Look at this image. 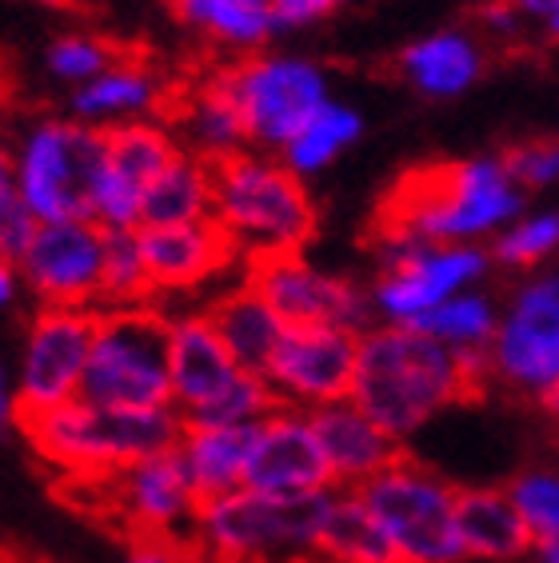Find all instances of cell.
<instances>
[{"label": "cell", "instance_id": "cell-1", "mask_svg": "<svg viewBox=\"0 0 559 563\" xmlns=\"http://www.w3.org/2000/svg\"><path fill=\"white\" fill-rule=\"evenodd\" d=\"M492 384L487 360L460 356L419 328L372 324L360 336L352 400L399 444Z\"/></svg>", "mask_w": 559, "mask_h": 563}, {"label": "cell", "instance_id": "cell-2", "mask_svg": "<svg viewBox=\"0 0 559 563\" xmlns=\"http://www.w3.org/2000/svg\"><path fill=\"white\" fill-rule=\"evenodd\" d=\"M527 212V192L512 180L504 156L412 168L376 212V240L424 244H492Z\"/></svg>", "mask_w": 559, "mask_h": 563}, {"label": "cell", "instance_id": "cell-3", "mask_svg": "<svg viewBox=\"0 0 559 563\" xmlns=\"http://www.w3.org/2000/svg\"><path fill=\"white\" fill-rule=\"evenodd\" d=\"M212 220L248 268L268 256L304 252L316 232V200L308 180L292 173L276 152L244 148L216 164Z\"/></svg>", "mask_w": 559, "mask_h": 563}, {"label": "cell", "instance_id": "cell-4", "mask_svg": "<svg viewBox=\"0 0 559 563\" xmlns=\"http://www.w3.org/2000/svg\"><path fill=\"white\" fill-rule=\"evenodd\" d=\"M21 435L44 464L73 479H105L144 455L180 444L184 420L176 408L117 412L88 400H68L21 420Z\"/></svg>", "mask_w": 559, "mask_h": 563}, {"label": "cell", "instance_id": "cell-5", "mask_svg": "<svg viewBox=\"0 0 559 563\" xmlns=\"http://www.w3.org/2000/svg\"><path fill=\"white\" fill-rule=\"evenodd\" d=\"M328 492L292 499L237 488L208 496L196 508L188 548L208 563H313Z\"/></svg>", "mask_w": 559, "mask_h": 563}, {"label": "cell", "instance_id": "cell-6", "mask_svg": "<svg viewBox=\"0 0 559 563\" xmlns=\"http://www.w3.org/2000/svg\"><path fill=\"white\" fill-rule=\"evenodd\" d=\"M80 400L117 412H156L173 408L168 379V308H100L97 340L88 352Z\"/></svg>", "mask_w": 559, "mask_h": 563}, {"label": "cell", "instance_id": "cell-7", "mask_svg": "<svg viewBox=\"0 0 559 563\" xmlns=\"http://www.w3.org/2000/svg\"><path fill=\"white\" fill-rule=\"evenodd\" d=\"M17 188L36 224L92 220V185L105 164V132L76 117H33L12 132Z\"/></svg>", "mask_w": 559, "mask_h": 563}, {"label": "cell", "instance_id": "cell-8", "mask_svg": "<svg viewBox=\"0 0 559 563\" xmlns=\"http://www.w3.org/2000/svg\"><path fill=\"white\" fill-rule=\"evenodd\" d=\"M399 563H468L460 540V488L408 452L360 488Z\"/></svg>", "mask_w": 559, "mask_h": 563}, {"label": "cell", "instance_id": "cell-9", "mask_svg": "<svg viewBox=\"0 0 559 563\" xmlns=\"http://www.w3.org/2000/svg\"><path fill=\"white\" fill-rule=\"evenodd\" d=\"M248 144L256 152H284V144L332 100V85L316 60L296 53H256L240 56L224 68Z\"/></svg>", "mask_w": 559, "mask_h": 563}, {"label": "cell", "instance_id": "cell-10", "mask_svg": "<svg viewBox=\"0 0 559 563\" xmlns=\"http://www.w3.org/2000/svg\"><path fill=\"white\" fill-rule=\"evenodd\" d=\"M492 268L495 261L484 244H424V240L380 244V272L368 288L376 324L412 328L448 296L480 288Z\"/></svg>", "mask_w": 559, "mask_h": 563}, {"label": "cell", "instance_id": "cell-11", "mask_svg": "<svg viewBox=\"0 0 559 563\" xmlns=\"http://www.w3.org/2000/svg\"><path fill=\"white\" fill-rule=\"evenodd\" d=\"M487 376L531 404L559 388V272H531L507 292Z\"/></svg>", "mask_w": 559, "mask_h": 563}, {"label": "cell", "instance_id": "cell-12", "mask_svg": "<svg viewBox=\"0 0 559 563\" xmlns=\"http://www.w3.org/2000/svg\"><path fill=\"white\" fill-rule=\"evenodd\" d=\"M97 316L100 308L36 303V312L29 316V328H24L17 364H12L24 416L80 400L88 352H92V340H97Z\"/></svg>", "mask_w": 559, "mask_h": 563}, {"label": "cell", "instance_id": "cell-13", "mask_svg": "<svg viewBox=\"0 0 559 563\" xmlns=\"http://www.w3.org/2000/svg\"><path fill=\"white\" fill-rule=\"evenodd\" d=\"M244 276L288 328H348L364 336L376 324L372 296L355 280L313 264L304 252H284L248 264Z\"/></svg>", "mask_w": 559, "mask_h": 563}, {"label": "cell", "instance_id": "cell-14", "mask_svg": "<svg viewBox=\"0 0 559 563\" xmlns=\"http://www.w3.org/2000/svg\"><path fill=\"white\" fill-rule=\"evenodd\" d=\"M360 332L348 328H288L268 368L260 372L276 408L320 412L352 396Z\"/></svg>", "mask_w": 559, "mask_h": 563}, {"label": "cell", "instance_id": "cell-15", "mask_svg": "<svg viewBox=\"0 0 559 563\" xmlns=\"http://www.w3.org/2000/svg\"><path fill=\"white\" fill-rule=\"evenodd\" d=\"M180 141L168 129V120H136L105 132V164L92 185V208L88 217L97 220L105 232H124L140 228V208L144 192L156 176L176 161Z\"/></svg>", "mask_w": 559, "mask_h": 563}, {"label": "cell", "instance_id": "cell-16", "mask_svg": "<svg viewBox=\"0 0 559 563\" xmlns=\"http://www.w3.org/2000/svg\"><path fill=\"white\" fill-rule=\"evenodd\" d=\"M108 232L97 220H48L36 224L21 252L24 288L36 303L100 308Z\"/></svg>", "mask_w": 559, "mask_h": 563}, {"label": "cell", "instance_id": "cell-17", "mask_svg": "<svg viewBox=\"0 0 559 563\" xmlns=\"http://www.w3.org/2000/svg\"><path fill=\"white\" fill-rule=\"evenodd\" d=\"M97 484L105 488L108 508H117V516L136 536L188 540L196 508H200V492H196L193 476L184 472L176 448L144 455V460L120 467Z\"/></svg>", "mask_w": 559, "mask_h": 563}, {"label": "cell", "instance_id": "cell-18", "mask_svg": "<svg viewBox=\"0 0 559 563\" xmlns=\"http://www.w3.org/2000/svg\"><path fill=\"white\" fill-rule=\"evenodd\" d=\"M144 261H149L156 303L173 308V300L193 296L200 288L228 280L232 272H244L232 240L220 232L216 220L200 224H168V228H140Z\"/></svg>", "mask_w": 559, "mask_h": 563}, {"label": "cell", "instance_id": "cell-19", "mask_svg": "<svg viewBox=\"0 0 559 563\" xmlns=\"http://www.w3.org/2000/svg\"><path fill=\"white\" fill-rule=\"evenodd\" d=\"M244 488L264 492V496H292V499L320 496V492L332 488L313 412L272 408L256 423V448H252Z\"/></svg>", "mask_w": 559, "mask_h": 563}, {"label": "cell", "instance_id": "cell-20", "mask_svg": "<svg viewBox=\"0 0 559 563\" xmlns=\"http://www.w3.org/2000/svg\"><path fill=\"white\" fill-rule=\"evenodd\" d=\"M240 376L244 368L224 347L205 303L168 308V379H173V408L184 423L212 408Z\"/></svg>", "mask_w": 559, "mask_h": 563}, {"label": "cell", "instance_id": "cell-21", "mask_svg": "<svg viewBox=\"0 0 559 563\" xmlns=\"http://www.w3.org/2000/svg\"><path fill=\"white\" fill-rule=\"evenodd\" d=\"M173 97L176 88L156 65L140 56H117L100 76L68 92V117H76L88 129L112 132L120 124L164 117Z\"/></svg>", "mask_w": 559, "mask_h": 563}, {"label": "cell", "instance_id": "cell-22", "mask_svg": "<svg viewBox=\"0 0 559 563\" xmlns=\"http://www.w3.org/2000/svg\"><path fill=\"white\" fill-rule=\"evenodd\" d=\"M313 423L320 435L332 488L360 492L368 479H376L384 467H392L404 455V444L392 432H384L352 396L313 412Z\"/></svg>", "mask_w": 559, "mask_h": 563}, {"label": "cell", "instance_id": "cell-23", "mask_svg": "<svg viewBox=\"0 0 559 563\" xmlns=\"http://www.w3.org/2000/svg\"><path fill=\"white\" fill-rule=\"evenodd\" d=\"M164 120L176 132L180 148L208 164H224L228 156H240L244 148H252L248 144L244 117H240L232 88L224 80V68L205 73L193 85L176 88Z\"/></svg>", "mask_w": 559, "mask_h": 563}, {"label": "cell", "instance_id": "cell-24", "mask_svg": "<svg viewBox=\"0 0 559 563\" xmlns=\"http://www.w3.org/2000/svg\"><path fill=\"white\" fill-rule=\"evenodd\" d=\"M396 68L424 100H460L463 92L480 85L487 68V48L468 29H440V33L412 41L396 56Z\"/></svg>", "mask_w": 559, "mask_h": 563}, {"label": "cell", "instance_id": "cell-25", "mask_svg": "<svg viewBox=\"0 0 559 563\" xmlns=\"http://www.w3.org/2000/svg\"><path fill=\"white\" fill-rule=\"evenodd\" d=\"M205 312L212 316L216 332H220L224 347L232 352V360H237L244 372L268 368L272 352H276L284 332H288V324H284L276 316V308L252 288V280H248L244 272H240L237 280L220 284V288L208 296Z\"/></svg>", "mask_w": 559, "mask_h": 563}, {"label": "cell", "instance_id": "cell-26", "mask_svg": "<svg viewBox=\"0 0 559 563\" xmlns=\"http://www.w3.org/2000/svg\"><path fill=\"white\" fill-rule=\"evenodd\" d=\"M460 540L475 563H527L536 536L527 531L507 488H460Z\"/></svg>", "mask_w": 559, "mask_h": 563}, {"label": "cell", "instance_id": "cell-27", "mask_svg": "<svg viewBox=\"0 0 559 563\" xmlns=\"http://www.w3.org/2000/svg\"><path fill=\"white\" fill-rule=\"evenodd\" d=\"M252 448H256V423H184L176 455L193 476L200 499H208L244 488Z\"/></svg>", "mask_w": 559, "mask_h": 563}, {"label": "cell", "instance_id": "cell-28", "mask_svg": "<svg viewBox=\"0 0 559 563\" xmlns=\"http://www.w3.org/2000/svg\"><path fill=\"white\" fill-rule=\"evenodd\" d=\"M176 21L232 56H256L280 36L272 0H168Z\"/></svg>", "mask_w": 559, "mask_h": 563}, {"label": "cell", "instance_id": "cell-29", "mask_svg": "<svg viewBox=\"0 0 559 563\" xmlns=\"http://www.w3.org/2000/svg\"><path fill=\"white\" fill-rule=\"evenodd\" d=\"M216 196V164L200 161L193 152H176V161L164 168L144 192L140 228H168V224H200L212 220Z\"/></svg>", "mask_w": 559, "mask_h": 563}, {"label": "cell", "instance_id": "cell-30", "mask_svg": "<svg viewBox=\"0 0 559 563\" xmlns=\"http://www.w3.org/2000/svg\"><path fill=\"white\" fill-rule=\"evenodd\" d=\"M313 563H399L360 492L332 488L324 504Z\"/></svg>", "mask_w": 559, "mask_h": 563}, {"label": "cell", "instance_id": "cell-31", "mask_svg": "<svg viewBox=\"0 0 559 563\" xmlns=\"http://www.w3.org/2000/svg\"><path fill=\"white\" fill-rule=\"evenodd\" d=\"M500 308L504 303L495 300L492 292H484V284H480V288H468V292H456L443 303H436L412 328H419L431 340H440L443 347H452L460 356L487 360V347H492L495 328H500Z\"/></svg>", "mask_w": 559, "mask_h": 563}, {"label": "cell", "instance_id": "cell-32", "mask_svg": "<svg viewBox=\"0 0 559 563\" xmlns=\"http://www.w3.org/2000/svg\"><path fill=\"white\" fill-rule=\"evenodd\" d=\"M360 136H364V117H360V109H352L344 100H328V104L284 144L280 161L288 164L300 180H313V176L328 173Z\"/></svg>", "mask_w": 559, "mask_h": 563}, {"label": "cell", "instance_id": "cell-33", "mask_svg": "<svg viewBox=\"0 0 559 563\" xmlns=\"http://www.w3.org/2000/svg\"><path fill=\"white\" fill-rule=\"evenodd\" d=\"M136 303H156L140 228L108 232L105 240V276H100V308H136Z\"/></svg>", "mask_w": 559, "mask_h": 563}, {"label": "cell", "instance_id": "cell-34", "mask_svg": "<svg viewBox=\"0 0 559 563\" xmlns=\"http://www.w3.org/2000/svg\"><path fill=\"white\" fill-rule=\"evenodd\" d=\"M492 261L507 272H536L559 252V208L524 212L487 244Z\"/></svg>", "mask_w": 559, "mask_h": 563}, {"label": "cell", "instance_id": "cell-35", "mask_svg": "<svg viewBox=\"0 0 559 563\" xmlns=\"http://www.w3.org/2000/svg\"><path fill=\"white\" fill-rule=\"evenodd\" d=\"M512 499H516L519 516H524L527 531L536 536V543L559 540V467L536 464L524 467L507 484Z\"/></svg>", "mask_w": 559, "mask_h": 563}, {"label": "cell", "instance_id": "cell-36", "mask_svg": "<svg viewBox=\"0 0 559 563\" xmlns=\"http://www.w3.org/2000/svg\"><path fill=\"white\" fill-rule=\"evenodd\" d=\"M117 56H120L117 48L108 41H100V36L68 33V36H56V41L44 48V68H48V76L61 80V85L80 88V85H88L92 76L105 73Z\"/></svg>", "mask_w": 559, "mask_h": 563}, {"label": "cell", "instance_id": "cell-37", "mask_svg": "<svg viewBox=\"0 0 559 563\" xmlns=\"http://www.w3.org/2000/svg\"><path fill=\"white\" fill-rule=\"evenodd\" d=\"M36 217L17 188V161H12V132L0 124V252L21 261L24 244L33 240Z\"/></svg>", "mask_w": 559, "mask_h": 563}, {"label": "cell", "instance_id": "cell-38", "mask_svg": "<svg viewBox=\"0 0 559 563\" xmlns=\"http://www.w3.org/2000/svg\"><path fill=\"white\" fill-rule=\"evenodd\" d=\"M507 173L524 192H544L559 185V136H531L500 152Z\"/></svg>", "mask_w": 559, "mask_h": 563}, {"label": "cell", "instance_id": "cell-39", "mask_svg": "<svg viewBox=\"0 0 559 563\" xmlns=\"http://www.w3.org/2000/svg\"><path fill=\"white\" fill-rule=\"evenodd\" d=\"M336 4L340 0H272V12H276L280 33H292V29H308V24L324 21Z\"/></svg>", "mask_w": 559, "mask_h": 563}, {"label": "cell", "instance_id": "cell-40", "mask_svg": "<svg viewBox=\"0 0 559 563\" xmlns=\"http://www.w3.org/2000/svg\"><path fill=\"white\" fill-rule=\"evenodd\" d=\"M480 29H484L487 36L516 41V36H524L527 21L516 12V4H512V0H487L484 9H480Z\"/></svg>", "mask_w": 559, "mask_h": 563}, {"label": "cell", "instance_id": "cell-41", "mask_svg": "<svg viewBox=\"0 0 559 563\" xmlns=\"http://www.w3.org/2000/svg\"><path fill=\"white\" fill-rule=\"evenodd\" d=\"M120 563H188L180 540H161V536H136L129 552L120 555Z\"/></svg>", "mask_w": 559, "mask_h": 563}, {"label": "cell", "instance_id": "cell-42", "mask_svg": "<svg viewBox=\"0 0 559 563\" xmlns=\"http://www.w3.org/2000/svg\"><path fill=\"white\" fill-rule=\"evenodd\" d=\"M24 420V404H21V388H17V368L9 360L0 356V432H21Z\"/></svg>", "mask_w": 559, "mask_h": 563}, {"label": "cell", "instance_id": "cell-43", "mask_svg": "<svg viewBox=\"0 0 559 563\" xmlns=\"http://www.w3.org/2000/svg\"><path fill=\"white\" fill-rule=\"evenodd\" d=\"M24 296H29V288H24L21 261L0 252V312H12V308L24 300Z\"/></svg>", "mask_w": 559, "mask_h": 563}, {"label": "cell", "instance_id": "cell-44", "mask_svg": "<svg viewBox=\"0 0 559 563\" xmlns=\"http://www.w3.org/2000/svg\"><path fill=\"white\" fill-rule=\"evenodd\" d=\"M512 4H516L519 16H524L527 24H536V29H544L559 12V0H512Z\"/></svg>", "mask_w": 559, "mask_h": 563}, {"label": "cell", "instance_id": "cell-45", "mask_svg": "<svg viewBox=\"0 0 559 563\" xmlns=\"http://www.w3.org/2000/svg\"><path fill=\"white\" fill-rule=\"evenodd\" d=\"M527 563H559V540L536 543V552L527 555Z\"/></svg>", "mask_w": 559, "mask_h": 563}, {"label": "cell", "instance_id": "cell-46", "mask_svg": "<svg viewBox=\"0 0 559 563\" xmlns=\"http://www.w3.org/2000/svg\"><path fill=\"white\" fill-rule=\"evenodd\" d=\"M536 408H539V412L548 416V420L559 428V388H556V391H548V396H544V400H536Z\"/></svg>", "mask_w": 559, "mask_h": 563}, {"label": "cell", "instance_id": "cell-47", "mask_svg": "<svg viewBox=\"0 0 559 563\" xmlns=\"http://www.w3.org/2000/svg\"><path fill=\"white\" fill-rule=\"evenodd\" d=\"M539 33H544V41H548V44H559V12L551 16L548 24H544V29H539Z\"/></svg>", "mask_w": 559, "mask_h": 563}, {"label": "cell", "instance_id": "cell-48", "mask_svg": "<svg viewBox=\"0 0 559 563\" xmlns=\"http://www.w3.org/2000/svg\"><path fill=\"white\" fill-rule=\"evenodd\" d=\"M340 4H344V0H340Z\"/></svg>", "mask_w": 559, "mask_h": 563}]
</instances>
